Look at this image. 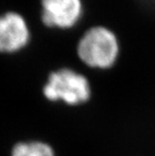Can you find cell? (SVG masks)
I'll use <instances>...</instances> for the list:
<instances>
[{"instance_id": "3", "label": "cell", "mask_w": 155, "mask_h": 156, "mask_svg": "<svg viewBox=\"0 0 155 156\" xmlns=\"http://www.w3.org/2000/svg\"><path fill=\"white\" fill-rule=\"evenodd\" d=\"M82 14V0H38V19L45 28L67 30L77 24Z\"/></svg>"}, {"instance_id": "4", "label": "cell", "mask_w": 155, "mask_h": 156, "mask_svg": "<svg viewBox=\"0 0 155 156\" xmlns=\"http://www.w3.org/2000/svg\"><path fill=\"white\" fill-rule=\"evenodd\" d=\"M30 30L27 20L19 13L9 11L0 15V52L14 54L27 46Z\"/></svg>"}, {"instance_id": "5", "label": "cell", "mask_w": 155, "mask_h": 156, "mask_svg": "<svg viewBox=\"0 0 155 156\" xmlns=\"http://www.w3.org/2000/svg\"><path fill=\"white\" fill-rule=\"evenodd\" d=\"M11 156H57L54 147L48 142L38 140H29L18 142L13 146Z\"/></svg>"}, {"instance_id": "2", "label": "cell", "mask_w": 155, "mask_h": 156, "mask_svg": "<svg viewBox=\"0 0 155 156\" xmlns=\"http://www.w3.org/2000/svg\"><path fill=\"white\" fill-rule=\"evenodd\" d=\"M119 41L110 28L92 26L82 35L77 45V54L82 62L91 69H108L119 55Z\"/></svg>"}, {"instance_id": "1", "label": "cell", "mask_w": 155, "mask_h": 156, "mask_svg": "<svg viewBox=\"0 0 155 156\" xmlns=\"http://www.w3.org/2000/svg\"><path fill=\"white\" fill-rule=\"evenodd\" d=\"M41 94L48 102L78 107L90 100L91 86L85 75L71 68H61L48 74Z\"/></svg>"}]
</instances>
